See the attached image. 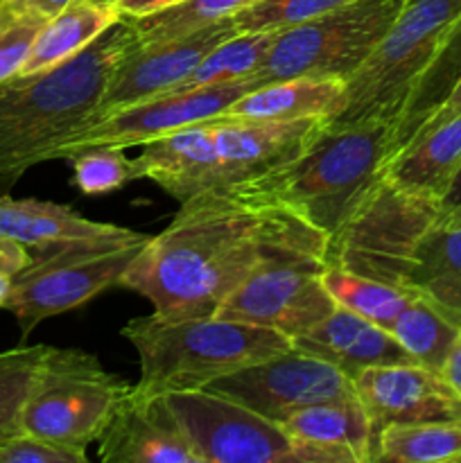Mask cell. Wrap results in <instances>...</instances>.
I'll list each match as a JSON object with an SVG mask.
<instances>
[{"mask_svg": "<svg viewBox=\"0 0 461 463\" xmlns=\"http://www.w3.org/2000/svg\"><path fill=\"white\" fill-rule=\"evenodd\" d=\"M328 235L253 185L212 188L147 240L120 288L152 303L165 319H202L262 267L325 262Z\"/></svg>", "mask_w": 461, "mask_h": 463, "instance_id": "obj_1", "label": "cell"}, {"mask_svg": "<svg viewBox=\"0 0 461 463\" xmlns=\"http://www.w3.org/2000/svg\"><path fill=\"white\" fill-rule=\"evenodd\" d=\"M325 262L409 289L455 317L461 312V208L380 181L328 240Z\"/></svg>", "mask_w": 461, "mask_h": 463, "instance_id": "obj_2", "label": "cell"}, {"mask_svg": "<svg viewBox=\"0 0 461 463\" xmlns=\"http://www.w3.org/2000/svg\"><path fill=\"white\" fill-rule=\"evenodd\" d=\"M134 43V27L122 16L68 61L0 81V188L52 161L59 145L93 120L104 86Z\"/></svg>", "mask_w": 461, "mask_h": 463, "instance_id": "obj_3", "label": "cell"}, {"mask_svg": "<svg viewBox=\"0 0 461 463\" xmlns=\"http://www.w3.org/2000/svg\"><path fill=\"white\" fill-rule=\"evenodd\" d=\"M391 143L389 122L325 120L303 154L249 185L287 206L330 240L380 185Z\"/></svg>", "mask_w": 461, "mask_h": 463, "instance_id": "obj_4", "label": "cell"}, {"mask_svg": "<svg viewBox=\"0 0 461 463\" xmlns=\"http://www.w3.org/2000/svg\"><path fill=\"white\" fill-rule=\"evenodd\" d=\"M122 337L138 353L140 380L134 389L147 396L206 389L221 375L292 348V339L276 330L215 315L165 319L152 312L127 321Z\"/></svg>", "mask_w": 461, "mask_h": 463, "instance_id": "obj_5", "label": "cell"}, {"mask_svg": "<svg viewBox=\"0 0 461 463\" xmlns=\"http://www.w3.org/2000/svg\"><path fill=\"white\" fill-rule=\"evenodd\" d=\"M459 16L461 0H407L373 54L346 80V104L333 120L396 125Z\"/></svg>", "mask_w": 461, "mask_h": 463, "instance_id": "obj_6", "label": "cell"}, {"mask_svg": "<svg viewBox=\"0 0 461 463\" xmlns=\"http://www.w3.org/2000/svg\"><path fill=\"white\" fill-rule=\"evenodd\" d=\"M149 238L152 235L129 229L113 238L32 253V260L12 276L3 310L12 312L23 339H27L41 321L75 310L120 283Z\"/></svg>", "mask_w": 461, "mask_h": 463, "instance_id": "obj_7", "label": "cell"}, {"mask_svg": "<svg viewBox=\"0 0 461 463\" xmlns=\"http://www.w3.org/2000/svg\"><path fill=\"white\" fill-rule=\"evenodd\" d=\"M129 392L90 353L48 346L23 407V432L86 455Z\"/></svg>", "mask_w": 461, "mask_h": 463, "instance_id": "obj_8", "label": "cell"}, {"mask_svg": "<svg viewBox=\"0 0 461 463\" xmlns=\"http://www.w3.org/2000/svg\"><path fill=\"white\" fill-rule=\"evenodd\" d=\"M407 0H351L306 23L278 30L253 89L289 77L348 80L373 54Z\"/></svg>", "mask_w": 461, "mask_h": 463, "instance_id": "obj_9", "label": "cell"}, {"mask_svg": "<svg viewBox=\"0 0 461 463\" xmlns=\"http://www.w3.org/2000/svg\"><path fill=\"white\" fill-rule=\"evenodd\" d=\"M167 407L202 463H298L283 425L211 389L167 393Z\"/></svg>", "mask_w": 461, "mask_h": 463, "instance_id": "obj_10", "label": "cell"}, {"mask_svg": "<svg viewBox=\"0 0 461 463\" xmlns=\"http://www.w3.org/2000/svg\"><path fill=\"white\" fill-rule=\"evenodd\" d=\"M253 86L249 80L230 81L220 86H197V89H176L170 93L122 107L99 120L80 127L63 145H59L52 161H71L77 154L90 147H143L149 140L165 136L181 127L212 120L224 113L226 107L249 93Z\"/></svg>", "mask_w": 461, "mask_h": 463, "instance_id": "obj_11", "label": "cell"}, {"mask_svg": "<svg viewBox=\"0 0 461 463\" xmlns=\"http://www.w3.org/2000/svg\"><path fill=\"white\" fill-rule=\"evenodd\" d=\"M206 389L230 398L278 425L306 407L355 396V383L348 375L294 346L221 375Z\"/></svg>", "mask_w": 461, "mask_h": 463, "instance_id": "obj_12", "label": "cell"}, {"mask_svg": "<svg viewBox=\"0 0 461 463\" xmlns=\"http://www.w3.org/2000/svg\"><path fill=\"white\" fill-rule=\"evenodd\" d=\"M324 267L325 262L306 260L262 267L217 307L215 317L301 337L337 307L321 283Z\"/></svg>", "mask_w": 461, "mask_h": 463, "instance_id": "obj_13", "label": "cell"}, {"mask_svg": "<svg viewBox=\"0 0 461 463\" xmlns=\"http://www.w3.org/2000/svg\"><path fill=\"white\" fill-rule=\"evenodd\" d=\"M235 32L238 30H235L233 18H224V21L211 23L174 39L145 45L136 41L104 86V93L90 122L134 102H143L154 95L181 89L185 80L197 71L203 57Z\"/></svg>", "mask_w": 461, "mask_h": 463, "instance_id": "obj_14", "label": "cell"}, {"mask_svg": "<svg viewBox=\"0 0 461 463\" xmlns=\"http://www.w3.org/2000/svg\"><path fill=\"white\" fill-rule=\"evenodd\" d=\"M355 393L378 432L396 423L459 420L461 396L443 371L419 362L366 369L355 378Z\"/></svg>", "mask_w": 461, "mask_h": 463, "instance_id": "obj_15", "label": "cell"}, {"mask_svg": "<svg viewBox=\"0 0 461 463\" xmlns=\"http://www.w3.org/2000/svg\"><path fill=\"white\" fill-rule=\"evenodd\" d=\"M215 120L221 188L262 179L292 163L312 143L324 118L303 120Z\"/></svg>", "mask_w": 461, "mask_h": 463, "instance_id": "obj_16", "label": "cell"}, {"mask_svg": "<svg viewBox=\"0 0 461 463\" xmlns=\"http://www.w3.org/2000/svg\"><path fill=\"white\" fill-rule=\"evenodd\" d=\"M104 463H202L181 434L165 396L131 387L98 439Z\"/></svg>", "mask_w": 461, "mask_h": 463, "instance_id": "obj_17", "label": "cell"}, {"mask_svg": "<svg viewBox=\"0 0 461 463\" xmlns=\"http://www.w3.org/2000/svg\"><path fill=\"white\" fill-rule=\"evenodd\" d=\"M134 170L136 181H152L179 203L221 188L215 120L181 127L145 143Z\"/></svg>", "mask_w": 461, "mask_h": 463, "instance_id": "obj_18", "label": "cell"}, {"mask_svg": "<svg viewBox=\"0 0 461 463\" xmlns=\"http://www.w3.org/2000/svg\"><path fill=\"white\" fill-rule=\"evenodd\" d=\"M283 430L298 463H373L375 432L357 393L306 407Z\"/></svg>", "mask_w": 461, "mask_h": 463, "instance_id": "obj_19", "label": "cell"}, {"mask_svg": "<svg viewBox=\"0 0 461 463\" xmlns=\"http://www.w3.org/2000/svg\"><path fill=\"white\" fill-rule=\"evenodd\" d=\"M292 346L328 362L353 383L357 375L373 366L414 362V357L393 339L389 330L339 306L319 326L301 337H294Z\"/></svg>", "mask_w": 461, "mask_h": 463, "instance_id": "obj_20", "label": "cell"}, {"mask_svg": "<svg viewBox=\"0 0 461 463\" xmlns=\"http://www.w3.org/2000/svg\"><path fill=\"white\" fill-rule=\"evenodd\" d=\"M461 167V113L428 127L387 161L384 184L443 202Z\"/></svg>", "mask_w": 461, "mask_h": 463, "instance_id": "obj_21", "label": "cell"}, {"mask_svg": "<svg viewBox=\"0 0 461 463\" xmlns=\"http://www.w3.org/2000/svg\"><path fill=\"white\" fill-rule=\"evenodd\" d=\"M346 104L342 77H289L258 86L224 109L217 120H333Z\"/></svg>", "mask_w": 461, "mask_h": 463, "instance_id": "obj_22", "label": "cell"}, {"mask_svg": "<svg viewBox=\"0 0 461 463\" xmlns=\"http://www.w3.org/2000/svg\"><path fill=\"white\" fill-rule=\"evenodd\" d=\"M125 231L129 229L86 220L63 203L14 199L9 194L0 197V238L23 244L30 253L48 251L84 240L113 238Z\"/></svg>", "mask_w": 461, "mask_h": 463, "instance_id": "obj_23", "label": "cell"}, {"mask_svg": "<svg viewBox=\"0 0 461 463\" xmlns=\"http://www.w3.org/2000/svg\"><path fill=\"white\" fill-rule=\"evenodd\" d=\"M120 18L116 5L72 0L63 12L48 18L18 75H34L68 61L95 43Z\"/></svg>", "mask_w": 461, "mask_h": 463, "instance_id": "obj_24", "label": "cell"}, {"mask_svg": "<svg viewBox=\"0 0 461 463\" xmlns=\"http://www.w3.org/2000/svg\"><path fill=\"white\" fill-rule=\"evenodd\" d=\"M456 463L461 461L459 420L396 423L378 432L373 463Z\"/></svg>", "mask_w": 461, "mask_h": 463, "instance_id": "obj_25", "label": "cell"}, {"mask_svg": "<svg viewBox=\"0 0 461 463\" xmlns=\"http://www.w3.org/2000/svg\"><path fill=\"white\" fill-rule=\"evenodd\" d=\"M461 77V16L456 18V23L452 25L450 34L443 41L441 50L437 52V57L432 59V63L428 66V71L423 72V77L419 80V84L411 90L409 99L405 104V111L398 118V122L393 125V143H391V156L425 125L429 116L441 107L443 99L447 98V93L452 90V86L456 84V80ZM389 156V158H391Z\"/></svg>", "mask_w": 461, "mask_h": 463, "instance_id": "obj_26", "label": "cell"}, {"mask_svg": "<svg viewBox=\"0 0 461 463\" xmlns=\"http://www.w3.org/2000/svg\"><path fill=\"white\" fill-rule=\"evenodd\" d=\"M387 330L414 362L434 371H443L461 339V326L425 297H416Z\"/></svg>", "mask_w": 461, "mask_h": 463, "instance_id": "obj_27", "label": "cell"}, {"mask_svg": "<svg viewBox=\"0 0 461 463\" xmlns=\"http://www.w3.org/2000/svg\"><path fill=\"white\" fill-rule=\"evenodd\" d=\"M321 283L339 307H346V310L373 321L375 326L384 330L419 297V294L398 288V285L382 283L378 279L343 269L339 265H328V262L321 271Z\"/></svg>", "mask_w": 461, "mask_h": 463, "instance_id": "obj_28", "label": "cell"}, {"mask_svg": "<svg viewBox=\"0 0 461 463\" xmlns=\"http://www.w3.org/2000/svg\"><path fill=\"white\" fill-rule=\"evenodd\" d=\"M278 32H235L203 57L181 89L220 86L249 80L265 63Z\"/></svg>", "mask_w": 461, "mask_h": 463, "instance_id": "obj_29", "label": "cell"}, {"mask_svg": "<svg viewBox=\"0 0 461 463\" xmlns=\"http://www.w3.org/2000/svg\"><path fill=\"white\" fill-rule=\"evenodd\" d=\"M258 0H183L179 5L129 18L138 43H156V41L174 39L188 32L206 27L211 23L233 18Z\"/></svg>", "mask_w": 461, "mask_h": 463, "instance_id": "obj_30", "label": "cell"}, {"mask_svg": "<svg viewBox=\"0 0 461 463\" xmlns=\"http://www.w3.org/2000/svg\"><path fill=\"white\" fill-rule=\"evenodd\" d=\"M45 348V344H21L0 353V441L23 432V407Z\"/></svg>", "mask_w": 461, "mask_h": 463, "instance_id": "obj_31", "label": "cell"}, {"mask_svg": "<svg viewBox=\"0 0 461 463\" xmlns=\"http://www.w3.org/2000/svg\"><path fill=\"white\" fill-rule=\"evenodd\" d=\"M72 184L84 194H107L125 188L136 181L134 158L125 154V147H90L71 158Z\"/></svg>", "mask_w": 461, "mask_h": 463, "instance_id": "obj_32", "label": "cell"}, {"mask_svg": "<svg viewBox=\"0 0 461 463\" xmlns=\"http://www.w3.org/2000/svg\"><path fill=\"white\" fill-rule=\"evenodd\" d=\"M351 0H258L233 16L238 32H278L321 16Z\"/></svg>", "mask_w": 461, "mask_h": 463, "instance_id": "obj_33", "label": "cell"}, {"mask_svg": "<svg viewBox=\"0 0 461 463\" xmlns=\"http://www.w3.org/2000/svg\"><path fill=\"white\" fill-rule=\"evenodd\" d=\"M45 23L48 18L39 14L0 5V81L12 80L21 72Z\"/></svg>", "mask_w": 461, "mask_h": 463, "instance_id": "obj_34", "label": "cell"}, {"mask_svg": "<svg viewBox=\"0 0 461 463\" xmlns=\"http://www.w3.org/2000/svg\"><path fill=\"white\" fill-rule=\"evenodd\" d=\"M0 463H89V455L66 450L34 434L18 432L0 441Z\"/></svg>", "mask_w": 461, "mask_h": 463, "instance_id": "obj_35", "label": "cell"}, {"mask_svg": "<svg viewBox=\"0 0 461 463\" xmlns=\"http://www.w3.org/2000/svg\"><path fill=\"white\" fill-rule=\"evenodd\" d=\"M30 260L32 253L23 244L0 238V274L16 276Z\"/></svg>", "mask_w": 461, "mask_h": 463, "instance_id": "obj_36", "label": "cell"}, {"mask_svg": "<svg viewBox=\"0 0 461 463\" xmlns=\"http://www.w3.org/2000/svg\"><path fill=\"white\" fill-rule=\"evenodd\" d=\"M456 113H461V77H459V80H456V84L452 86V90H450V93H447V98L441 102V107H438L437 111H434L432 116H429L428 120H425V125L420 127V129L416 131V134H420V131L428 129V127L437 125V122L447 120V118L456 116ZM414 136H411V138H414ZM409 140H407V143H409Z\"/></svg>", "mask_w": 461, "mask_h": 463, "instance_id": "obj_37", "label": "cell"}, {"mask_svg": "<svg viewBox=\"0 0 461 463\" xmlns=\"http://www.w3.org/2000/svg\"><path fill=\"white\" fill-rule=\"evenodd\" d=\"M3 3L9 5V7L23 9V12H32L39 14V16L43 18H52L57 16L59 12H63L72 0H3Z\"/></svg>", "mask_w": 461, "mask_h": 463, "instance_id": "obj_38", "label": "cell"}, {"mask_svg": "<svg viewBox=\"0 0 461 463\" xmlns=\"http://www.w3.org/2000/svg\"><path fill=\"white\" fill-rule=\"evenodd\" d=\"M179 3H183V0H118L116 7L120 9L122 16L136 18L152 12H161V9L172 7V5H179Z\"/></svg>", "mask_w": 461, "mask_h": 463, "instance_id": "obj_39", "label": "cell"}, {"mask_svg": "<svg viewBox=\"0 0 461 463\" xmlns=\"http://www.w3.org/2000/svg\"><path fill=\"white\" fill-rule=\"evenodd\" d=\"M443 375L452 383V387L456 389V393L461 396V339L456 342L455 351L447 357L446 366H443Z\"/></svg>", "mask_w": 461, "mask_h": 463, "instance_id": "obj_40", "label": "cell"}, {"mask_svg": "<svg viewBox=\"0 0 461 463\" xmlns=\"http://www.w3.org/2000/svg\"><path fill=\"white\" fill-rule=\"evenodd\" d=\"M441 203H446V206H459L461 208V167H459V172H456L455 181H452L450 190H447V194L443 197Z\"/></svg>", "mask_w": 461, "mask_h": 463, "instance_id": "obj_41", "label": "cell"}, {"mask_svg": "<svg viewBox=\"0 0 461 463\" xmlns=\"http://www.w3.org/2000/svg\"><path fill=\"white\" fill-rule=\"evenodd\" d=\"M9 288H12V276H5L0 274V307H3L5 298H7Z\"/></svg>", "mask_w": 461, "mask_h": 463, "instance_id": "obj_42", "label": "cell"}, {"mask_svg": "<svg viewBox=\"0 0 461 463\" xmlns=\"http://www.w3.org/2000/svg\"><path fill=\"white\" fill-rule=\"evenodd\" d=\"M93 3H107V5H116L118 0H93Z\"/></svg>", "mask_w": 461, "mask_h": 463, "instance_id": "obj_43", "label": "cell"}, {"mask_svg": "<svg viewBox=\"0 0 461 463\" xmlns=\"http://www.w3.org/2000/svg\"><path fill=\"white\" fill-rule=\"evenodd\" d=\"M452 319H455V321H456V324H459V326H461V312H456V315H455V317H452Z\"/></svg>", "mask_w": 461, "mask_h": 463, "instance_id": "obj_44", "label": "cell"}, {"mask_svg": "<svg viewBox=\"0 0 461 463\" xmlns=\"http://www.w3.org/2000/svg\"><path fill=\"white\" fill-rule=\"evenodd\" d=\"M0 5H3V0H0Z\"/></svg>", "mask_w": 461, "mask_h": 463, "instance_id": "obj_45", "label": "cell"}]
</instances>
